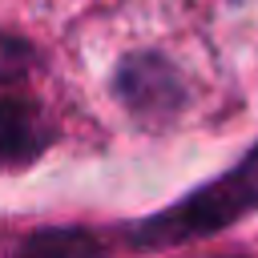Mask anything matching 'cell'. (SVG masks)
Listing matches in <instances>:
<instances>
[{"instance_id": "obj_1", "label": "cell", "mask_w": 258, "mask_h": 258, "mask_svg": "<svg viewBox=\"0 0 258 258\" xmlns=\"http://www.w3.org/2000/svg\"><path fill=\"white\" fill-rule=\"evenodd\" d=\"M105 0H0V20L32 28H64L97 12Z\"/></svg>"}]
</instances>
